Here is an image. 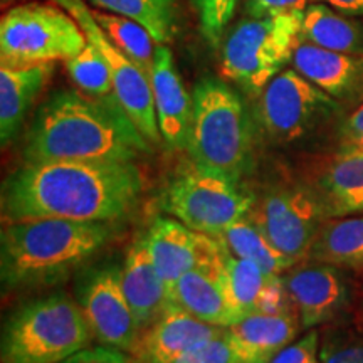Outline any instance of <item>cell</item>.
Wrapping results in <instances>:
<instances>
[{"instance_id": "cell-32", "label": "cell", "mask_w": 363, "mask_h": 363, "mask_svg": "<svg viewBox=\"0 0 363 363\" xmlns=\"http://www.w3.org/2000/svg\"><path fill=\"white\" fill-rule=\"evenodd\" d=\"M167 363H246L240 358L227 340V330L224 335L217 337L211 342L194 348L184 355L174 358Z\"/></svg>"}, {"instance_id": "cell-14", "label": "cell", "mask_w": 363, "mask_h": 363, "mask_svg": "<svg viewBox=\"0 0 363 363\" xmlns=\"http://www.w3.org/2000/svg\"><path fill=\"white\" fill-rule=\"evenodd\" d=\"M150 257L162 276L169 294L185 272L202 262L216 259L220 242L212 235L197 233L177 219L157 217L147 235Z\"/></svg>"}, {"instance_id": "cell-31", "label": "cell", "mask_w": 363, "mask_h": 363, "mask_svg": "<svg viewBox=\"0 0 363 363\" xmlns=\"http://www.w3.org/2000/svg\"><path fill=\"white\" fill-rule=\"evenodd\" d=\"M239 0H194L203 39L211 48L222 44L227 26L233 21Z\"/></svg>"}, {"instance_id": "cell-38", "label": "cell", "mask_w": 363, "mask_h": 363, "mask_svg": "<svg viewBox=\"0 0 363 363\" xmlns=\"http://www.w3.org/2000/svg\"><path fill=\"white\" fill-rule=\"evenodd\" d=\"M12 2H16V0H2L4 7H6V6H7V4H12Z\"/></svg>"}, {"instance_id": "cell-11", "label": "cell", "mask_w": 363, "mask_h": 363, "mask_svg": "<svg viewBox=\"0 0 363 363\" xmlns=\"http://www.w3.org/2000/svg\"><path fill=\"white\" fill-rule=\"evenodd\" d=\"M74 17L84 30L86 39L101 51L111 69L113 94L116 101L130 116L140 133L148 143H158L162 135L158 128L155 101L150 78L108 38L84 0H51Z\"/></svg>"}, {"instance_id": "cell-6", "label": "cell", "mask_w": 363, "mask_h": 363, "mask_svg": "<svg viewBox=\"0 0 363 363\" xmlns=\"http://www.w3.org/2000/svg\"><path fill=\"white\" fill-rule=\"evenodd\" d=\"M88 44L69 12L54 2L19 4L0 22V66L29 67L67 61Z\"/></svg>"}, {"instance_id": "cell-26", "label": "cell", "mask_w": 363, "mask_h": 363, "mask_svg": "<svg viewBox=\"0 0 363 363\" xmlns=\"http://www.w3.org/2000/svg\"><path fill=\"white\" fill-rule=\"evenodd\" d=\"M234 256L256 262L266 274L279 276L293 267L291 261L272 246L266 234L249 217H242L217 238Z\"/></svg>"}, {"instance_id": "cell-23", "label": "cell", "mask_w": 363, "mask_h": 363, "mask_svg": "<svg viewBox=\"0 0 363 363\" xmlns=\"http://www.w3.org/2000/svg\"><path fill=\"white\" fill-rule=\"evenodd\" d=\"M308 259L363 269V214L325 220Z\"/></svg>"}, {"instance_id": "cell-33", "label": "cell", "mask_w": 363, "mask_h": 363, "mask_svg": "<svg viewBox=\"0 0 363 363\" xmlns=\"http://www.w3.org/2000/svg\"><path fill=\"white\" fill-rule=\"evenodd\" d=\"M320 331L308 330L301 338L271 358L269 363H320Z\"/></svg>"}, {"instance_id": "cell-21", "label": "cell", "mask_w": 363, "mask_h": 363, "mask_svg": "<svg viewBox=\"0 0 363 363\" xmlns=\"http://www.w3.org/2000/svg\"><path fill=\"white\" fill-rule=\"evenodd\" d=\"M121 284L140 330H147L170 303V294L150 257L145 238L128 251L121 267Z\"/></svg>"}, {"instance_id": "cell-7", "label": "cell", "mask_w": 363, "mask_h": 363, "mask_svg": "<svg viewBox=\"0 0 363 363\" xmlns=\"http://www.w3.org/2000/svg\"><path fill=\"white\" fill-rule=\"evenodd\" d=\"M303 16L305 11H298L240 22L222 45L220 74L247 93L261 94L291 61Z\"/></svg>"}, {"instance_id": "cell-35", "label": "cell", "mask_w": 363, "mask_h": 363, "mask_svg": "<svg viewBox=\"0 0 363 363\" xmlns=\"http://www.w3.org/2000/svg\"><path fill=\"white\" fill-rule=\"evenodd\" d=\"M315 0H247L246 12L251 17L283 16L298 11H306Z\"/></svg>"}, {"instance_id": "cell-2", "label": "cell", "mask_w": 363, "mask_h": 363, "mask_svg": "<svg viewBox=\"0 0 363 363\" xmlns=\"http://www.w3.org/2000/svg\"><path fill=\"white\" fill-rule=\"evenodd\" d=\"M148 150L115 94L93 98L57 91L35 113L22 158L24 163L133 162Z\"/></svg>"}, {"instance_id": "cell-18", "label": "cell", "mask_w": 363, "mask_h": 363, "mask_svg": "<svg viewBox=\"0 0 363 363\" xmlns=\"http://www.w3.org/2000/svg\"><path fill=\"white\" fill-rule=\"evenodd\" d=\"M150 83L162 140L172 150H185L192 120V96L182 83L174 54L165 44L157 45Z\"/></svg>"}, {"instance_id": "cell-15", "label": "cell", "mask_w": 363, "mask_h": 363, "mask_svg": "<svg viewBox=\"0 0 363 363\" xmlns=\"http://www.w3.org/2000/svg\"><path fill=\"white\" fill-rule=\"evenodd\" d=\"M225 330L199 320L170 301L155 323L142 331L131 357L138 363H167L220 337Z\"/></svg>"}, {"instance_id": "cell-27", "label": "cell", "mask_w": 363, "mask_h": 363, "mask_svg": "<svg viewBox=\"0 0 363 363\" xmlns=\"http://www.w3.org/2000/svg\"><path fill=\"white\" fill-rule=\"evenodd\" d=\"M89 4L138 22L157 44H169L177 33V0H89Z\"/></svg>"}, {"instance_id": "cell-13", "label": "cell", "mask_w": 363, "mask_h": 363, "mask_svg": "<svg viewBox=\"0 0 363 363\" xmlns=\"http://www.w3.org/2000/svg\"><path fill=\"white\" fill-rule=\"evenodd\" d=\"M303 330L338 320L352 301V284L343 267L306 259L283 272Z\"/></svg>"}, {"instance_id": "cell-9", "label": "cell", "mask_w": 363, "mask_h": 363, "mask_svg": "<svg viewBox=\"0 0 363 363\" xmlns=\"http://www.w3.org/2000/svg\"><path fill=\"white\" fill-rule=\"evenodd\" d=\"M343 104L296 69H283L259 94L257 115L271 142H305L342 116Z\"/></svg>"}, {"instance_id": "cell-12", "label": "cell", "mask_w": 363, "mask_h": 363, "mask_svg": "<svg viewBox=\"0 0 363 363\" xmlns=\"http://www.w3.org/2000/svg\"><path fill=\"white\" fill-rule=\"evenodd\" d=\"M78 305L99 345L131 353L140 330L121 284V267L101 264L86 271L78 283Z\"/></svg>"}, {"instance_id": "cell-22", "label": "cell", "mask_w": 363, "mask_h": 363, "mask_svg": "<svg viewBox=\"0 0 363 363\" xmlns=\"http://www.w3.org/2000/svg\"><path fill=\"white\" fill-rule=\"evenodd\" d=\"M54 65L29 67L0 66V142L2 147L16 138L30 106L51 78Z\"/></svg>"}, {"instance_id": "cell-28", "label": "cell", "mask_w": 363, "mask_h": 363, "mask_svg": "<svg viewBox=\"0 0 363 363\" xmlns=\"http://www.w3.org/2000/svg\"><path fill=\"white\" fill-rule=\"evenodd\" d=\"M91 12L108 38L150 78L158 45L152 34L143 26L128 17L118 16V13H104L101 11H93V9Z\"/></svg>"}, {"instance_id": "cell-5", "label": "cell", "mask_w": 363, "mask_h": 363, "mask_svg": "<svg viewBox=\"0 0 363 363\" xmlns=\"http://www.w3.org/2000/svg\"><path fill=\"white\" fill-rule=\"evenodd\" d=\"M93 333L78 301L65 293L26 303L2 328V363H59L89 347Z\"/></svg>"}, {"instance_id": "cell-4", "label": "cell", "mask_w": 363, "mask_h": 363, "mask_svg": "<svg viewBox=\"0 0 363 363\" xmlns=\"http://www.w3.org/2000/svg\"><path fill=\"white\" fill-rule=\"evenodd\" d=\"M190 162L235 182L252 169L254 136L242 98L225 81L203 78L192 93Z\"/></svg>"}, {"instance_id": "cell-25", "label": "cell", "mask_w": 363, "mask_h": 363, "mask_svg": "<svg viewBox=\"0 0 363 363\" xmlns=\"http://www.w3.org/2000/svg\"><path fill=\"white\" fill-rule=\"evenodd\" d=\"M220 242V278L227 299L235 318L242 320L259 311V301L271 274H266L256 262L234 256Z\"/></svg>"}, {"instance_id": "cell-30", "label": "cell", "mask_w": 363, "mask_h": 363, "mask_svg": "<svg viewBox=\"0 0 363 363\" xmlns=\"http://www.w3.org/2000/svg\"><path fill=\"white\" fill-rule=\"evenodd\" d=\"M320 363H363V331L337 325L320 342Z\"/></svg>"}, {"instance_id": "cell-17", "label": "cell", "mask_w": 363, "mask_h": 363, "mask_svg": "<svg viewBox=\"0 0 363 363\" xmlns=\"http://www.w3.org/2000/svg\"><path fill=\"white\" fill-rule=\"evenodd\" d=\"M326 220L363 214V153H335L301 179Z\"/></svg>"}, {"instance_id": "cell-16", "label": "cell", "mask_w": 363, "mask_h": 363, "mask_svg": "<svg viewBox=\"0 0 363 363\" xmlns=\"http://www.w3.org/2000/svg\"><path fill=\"white\" fill-rule=\"evenodd\" d=\"M291 65L343 106L363 103V54L330 51L299 39Z\"/></svg>"}, {"instance_id": "cell-20", "label": "cell", "mask_w": 363, "mask_h": 363, "mask_svg": "<svg viewBox=\"0 0 363 363\" xmlns=\"http://www.w3.org/2000/svg\"><path fill=\"white\" fill-rule=\"evenodd\" d=\"M301 330L296 313H252L227 328V340L246 363H269Z\"/></svg>"}, {"instance_id": "cell-24", "label": "cell", "mask_w": 363, "mask_h": 363, "mask_svg": "<svg viewBox=\"0 0 363 363\" xmlns=\"http://www.w3.org/2000/svg\"><path fill=\"white\" fill-rule=\"evenodd\" d=\"M299 39L330 51L363 54V24L321 4L305 11Z\"/></svg>"}, {"instance_id": "cell-36", "label": "cell", "mask_w": 363, "mask_h": 363, "mask_svg": "<svg viewBox=\"0 0 363 363\" xmlns=\"http://www.w3.org/2000/svg\"><path fill=\"white\" fill-rule=\"evenodd\" d=\"M59 363H138L135 358L125 355L123 350L98 345V347H86L74 355Z\"/></svg>"}, {"instance_id": "cell-37", "label": "cell", "mask_w": 363, "mask_h": 363, "mask_svg": "<svg viewBox=\"0 0 363 363\" xmlns=\"http://www.w3.org/2000/svg\"><path fill=\"white\" fill-rule=\"evenodd\" d=\"M326 2L347 16H363V0H326Z\"/></svg>"}, {"instance_id": "cell-19", "label": "cell", "mask_w": 363, "mask_h": 363, "mask_svg": "<svg viewBox=\"0 0 363 363\" xmlns=\"http://www.w3.org/2000/svg\"><path fill=\"white\" fill-rule=\"evenodd\" d=\"M170 301L206 323L224 326L238 323L220 278V251L216 259L185 272L170 293Z\"/></svg>"}, {"instance_id": "cell-1", "label": "cell", "mask_w": 363, "mask_h": 363, "mask_svg": "<svg viewBox=\"0 0 363 363\" xmlns=\"http://www.w3.org/2000/svg\"><path fill=\"white\" fill-rule=\"evenodd\" d=\"M142 189L133 162L24 163L2 184V219L113 222L136 206Z\"/></svg>"}, {"instance_id": "cell-29", "label": "cell", "mask_w": 363, "mask_h": 363, "mask_svg": "<svg viewBox=\"0 0 363 363\" xmlns=\"http://www.w3.org/2000/svg\"><path fill=\"white\" fill-rule=\"evenodd\" d=\"M66 69L81 93L93 98H106L113 94L110 66L101 51L89 40L83 51L67 59Z\"/></svg>"}, {"instance_id": "cell-34", "label": "cell", "mask_w": 363, "mask_h": 363, "mask_svg": "<svg viewBox=\"0 0 363 363\" xmlns=\"http://www.w3.org/2000/svg\"><path fill=\"white\" fill-rule=\"evenodd\" d=\"M338 138V153H363V103L345 118Z\"/></svg>"}, {"instance_id": "cell-8", "label": "cell", "mask_w": 363, "mask_h": 363, "mask_svg": "<svg viewBox=\"0 0 363 363\" xmlns=\"http://www.w3.org/2000/svg\"><path fill=\"white\" fill-rule=\"evenodd\" d=\"M254 201L256 194L240 187V182L190 163L169 184L162 207L190 229L219 238L249 214Z\"/></svg>"}, {"instance_id": "cell-3", "label": "cell", "mask_w": 363, "mask_h": 363, "mask_svg": "<svg viewBox=\"0 0 363 363\" xmlns=\"http://www.w3.org/2000/svg\"><path fill=\"white\" fill-rule=\"evenodd\" d=\"M111 222L54 217L7 222L0 234L4 291L59 283L96 254L111 238Z\"/></svg>"}, {"instance_id": "cell-10", "label": "cell", "mask_w": 363, "mask_h": 363, "mask_svg": "<svg viewBox=\"0 0 363 363\" xmlns=\"http://www.w3.org/2000/svg\"><path fill=\"white\" fill-rule=\"evenodd\" d=\"M261 192L247 217L293 266L306 261L326 220L308 185L301 179L281 180Z\"/></svg>"}]
</instances>
